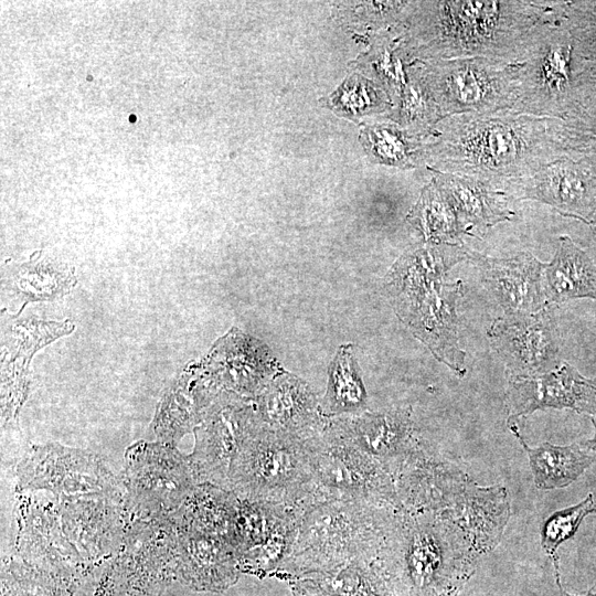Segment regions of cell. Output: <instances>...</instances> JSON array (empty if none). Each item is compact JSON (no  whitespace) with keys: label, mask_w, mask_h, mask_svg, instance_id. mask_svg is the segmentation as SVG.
I'll list each match as a JSON object with an SVG mask.
<instances>
[{"label":"cell","mask_w":596,"mask_h":596,"mask_svg":"<svg viewBox=\"0 0 596 596\" xmlns=\"http://www.w3.org/2000/svg\"><path fill=\"white\" fill-rule=\"evenodd\" d=\"M508 508L503 488L469 479L439 507H394L372 561L390 596H454L477 557L499 542Z\"/></svg>","instance_id":"obj_1"},{"label":"cell","mask_w":596,"mask_h":596,"mask_svg":"<svg viewBox=\"0 0 596 596\" xmlns=\"http://www.w3.org/2000/svg\"><path fill=\"white\" fill-rule=\"evenodd\" d=\"M555 119L511 111L449 116L437 124L436 141L424 155L437 172L502 187L561 158Z\"/></svg>","instance_id":"obj_2"},{"label":"cell","mask_w":596,"mask_h":596,"mask_svg":"<svg viewBox=\"0 0 596 596\" xmlns=\"http://www.w3.org/2000/svg\"><path fill=\"white\" fill-rule=\"evenodd\" d=\"M421 4L417 38L426 55L437 60L489 57L510 62L526 34L558 13L563 1L456 0Z\"/></svg>","instance_id":"obj_3"},{"label":"cell","mask_w":596,"mask_h":596,"mask_svg":"<svg viewBox=\"0 0 596 596\" xmlns=\"http://www.w3.org/2000/svg\"><path fill=\"white\" fill-rule=\"evenodd\" d=\"M296 508L300 511L297 538L274 575L288 582L372 562L393 514L392 505L329 498L315 489Z\"/></svg>","instance_id":"obj_4"},{"label":"cell","mask_w":596,"mask_h":596,"mask_svg":"<svg viewBox=\"0 0 596 596\" xmlns=\"http://www.w3.org/2000/svg\"><path fill=\"white\" fill-rule=\"evenodd\" d=\"M558 13L543 20L523 39L510 61L518 78L517 103L511 110L535 117L562 119L583 85L573 65V41Z\"/></svg>","instance_id":"obj_5"},{"label":"cell","mask_w":596,"mask_h":596,"mask_svg":"<svg viewBox=\"0 0 596 596\" xmlns=\"http://www.w3.org/2000/svg\"><path fill=\"white\" fill-rule=\"evenodd\" d=\"M460 245H445L415 252L404 258L407 270L406 291L413 294L416 311L413 327L429 345L435 355L457 374L464 375L465 352L458 345L457 302L462 283H444L451 266L467 258Z\"/></svg>","instance_id":"obj_6"},{"label":"cell","mask_w":596,"mask_h":596,"mask_svg":"<svg viewBox=\"0 0 596 596\" xmlns=\"http://www.w3.org/2000/svg\"><path fill=\"white\" fill-rule=\"evenodd\" d=\"M227 489L240 497L297 505L315 489L306 440L258 424L233 465Z\"/></svg>","instance_id":"obj_7"},{"label":"cell","mask_w":596,"mask_h":596,"mask_svg":"<svg viewBox=\"0 0 596 596\" xmlns=\"http://www.w3.org/2000/svg\"><path fill=\"white\" fill-rule=\"evenodd\" d=\"M422 74L444 118L511 111L517 103V71L503 60H437L425 65Z\"/></svg>","instance_id":"obj_8"},{"label":"cell","mask_w":596,"mask_h":596,"mask_svg":"<svg viewBox=\"0 0 596 596\" xmlns=\"http://www.w3.org/2000/svg\"><path fill=\"white\" fill-rule=\"evenodd\" d=\"M306 446L317 492L395 505L392 471L347 441L329 423Z\"/></svg>","instance_id":"obj_9"},{"label":"cell","mask_w":596,"mask_h":596,"mask_svg":"<svg viewBox=\"0 0 596 596\" xmlns=\"http://www.w3.org/2000/svg\"><path fill=\"white\" fill-rule=\"evenodd\" d=\"M502 188L513 200L547 204L561 215L587 225L596 215V171L582 160L558 158Z\"/></svg>","instance_id":"obj_10"},{"label":"cell","mask_w":596,"mask_h":596,"mask_svg":"<svg viewBox=\"0 0 596 596\" xmlns=\"http://www.w3.org/2000/svg\"><path fill=\"white\" fill-rule=\"evenodd\" d=\"M511 376H533L558 366L556 328L546 308L497 318L487 332Z\"/></svg>","instance_id":"obj_11"},{"label":"cell","mask_w":596,"mask_h":596,"mask_svg":"<svg viewBox=\"0 0 596 596\" xmlns=\"http://www.w3.org/2000/svg\"><path fill=\"white\" fill-rule=\"evenodd\" d=\"M257 427L255 413L241 401L224 400L214 406L195 449L196 473L227 488L233 465Z\"/></svg>","instance_id":"obj_12"},{"label":"cell","mask_w":596,"mask_h":596,"mask_svg":"<svg viewBox=\"0 0 596 596\" xmlns=\"http://www.w3.org/2000/svg\"><path fill=\"white\" fill-rule=\"evenodd\" d=\"M507 398L508 421L545 408L596 416V385L566 362L544 374L511 376Z\"/></svg>","instance_id":"obj_13"},{"label":"cell","mask_w":596,"mask_h":596,"mask_svg":"<svg viewBox=\"0 0 596 596\" xmlns=\"http://www.w3.org/2000/svg\"><path fill=\"white\" fill-rule=\"evenodd\" d=\"M71 320L44 321L18 318L6 310L1 317V375L6 407L18 408L26 394L33 355L58 338L72 333Z\"/></svg>","instance_id":"obj_14"},{"label":"cell","mask_w":596,"mask_h":596,"mask_svg":"<svg viewBox=\"0 0 596 596\" xmlns=\"http://www.w3.org/2000/svg\"><path fill=\"white\" fill-rule=\"evenodd\" d=\"M477 266L487 289L500 304L504 315L538 312L547 306L543 288L545 263L522 252L508 258H497L467 252Z\"/></svg>","instance_id":"obj_15"},{"label":"cell","mask_w":596,"mask_h":596,"mask_svg":"<svg viewBox=\"0 0 596 596\" xmlns=\"http://www.w3.org/2000/svg\"><path fill=\"white\" fill-rule=\"evenodd\" d=\"M329 424L347 441L391 471L419 445L407 409L363 414Z\"/></svg>","instance_id":"obj_16"},{"label":"cell","mask_w":596,"mask_h":596,"mask_svg":"<svg viewBox=\"0 0 596 596\" xmlns=\"http://www.w3.org/2000/svg\"><path fill=\"white\" fill-rule=\"evenodd\" d=\"M259 426L308 440L326 427L317 398L305 383L296 379H280L258 398L255 414Z\"/></svg>","instance_id":"obj_17"},{"label":"cell","mask_w":596,"mask_h":596,"mask_svg":"<svg viewBox=\"0 0 596 596\" xmlns=\"http://www.w3.org/2000/svg\"><path fill=\"white\" fill-rule=\"evenodd\" d=\"M434 180L446 192L471 236H476L473 228L482 231L515 215L514 200L502 187L443 172H437Z\"/></svg>","instance_id":"obj_18"},{"label":"cell","mask_w":596,"mask_h":596,"mask_svg":"<svg viewBox=\"0 0 596 596\" xmlns=\"http://www.w3.org/2000/svg\"><path fill=\"white\" fill-rule=\"evenodd\" d=\"M76 283L72 266L42 258L41 253H35L28 262L11 265L3 272L2 291L19 306V317L29 302L60 299L67 295Z\"/></svg>","instance_id":"obj_19"},{"label":"cell","mask_w":596,"mask_h":596,"mask_svg":"<svg viewBox=\"0 0 596 596\" xmlns=\"http://www.w3.org/2000/svg\"><path fill=\"white\" fill-rule=\"evenodd\" d=\"M544 295L549 304L576 298L596 300V265L571 237L562 235L553 259L543 272Z\"/></svg>","instance_id":"obj_20"},{"label":"cell","mask_w":596,"mask_h":596,"mask_svg":"<svg viewBox=\"0 0 596 596\" xmlns=\"http://www.w3.org/2000/svg\"><path fill=\"white\" fill-rule=\"evenodd\" d=\"M525 450L536 488L552 490L565 488L596 462V454L585 443L560 446L543 443L530 447L514 424H508Z\"/></svg>","instance_id":"obj_21"},{"label":"cell","mask_w":596,"mask_h":596,"mask_svg":"<svg viewBox=\"0 0 596 596\" xmlns=\"http://www.w3.org/2000/svg\"><path fill=\"white\" fill-rule=\"evenodd\" d=\"M554 136L562 157L582 160L596 171V86L585 85L562 119Z\"/></svg>","instance_id":"obj_22"},{"label":"cell","mask_w":596,"mask_h":596,"mask_svg":"<svg viewBox=\"0 0 596 596\" xmlns=\"http://www.w3.org/2000/svg\"><path fill=\"white\" fill-rule=\"evenodd\" d=\"M289 585L295 596H390L372 562L308 575Z\"/></svg>","instance_id":"obj_23"},{"label":"cell","mask_w":596,"mask_h":596,"mask_svg":"<svg viewBox=\"0 0 596 596\" xmlns=\"http://www.w3.org/2000/svg\"><path fill=\"white\" fill-rule=\"evenodd\" d=\"M563 22L573 41L577 79L596 86V0L565 1Z\"/></svg>","instance_id":"obj_24"},{"label":"cell","mask_w":596,"mask_h":596,"mask_svg":"<svg viewBox=\"0 0 596 596\" xmlns=\"http://www.w3.org/2000/svg\"><path fill=\"white\" fill-rule=\"evenodd\" d=\"M413 217L417 220L426 240L444 245H460L461 236L471 235L435 180L424 190Z\"/></svg>","instance_id":"obj_25"},{"label":"cell","mask_w":596,"mask_h":596,"mask_svg":"<svg viewBox=\"0 0 596 596\" xmlns=\"http://www.w3.org/2000/svg\"><path fill=\"white\" fill-rule=\"evenodd\" d=\"M348 359V355L342 353L331 366L322 402L323 412L328 415L356 414L365 407V390L352 362Z\"/></svg>","instance_id":"obj_26"},{"label":"cell","mask_w":596,"mask_h":596,"mask_svg":"<svg viewBox=\"0 0 596 596\" xmlns=\"http://www.w3.org/2000/svg\"><path fill=\"white\" fill-rule=\"evenodd\" d=\"M588 514H596V499L593 493H588L577 504L555 511L545 519L541 526V546L552 560L558 558V546L575 535Z\"/></svg>","instance_id":"obj_27"},{"label":"cell","mask_w":596,"mask_h":596,"mask_svg":"<svg viewBox=\"0 0 596 596\" xmlns=\"http://www.w3.org/2000/svg\"><path fill=\"white\" fill-rule=\"evenodd\" d=\"M376 157L390 164L408 167L415 163V151L407 136L393 126H382L371 134Z\"/></svg>","instance_id":"obj_28"},{"label":"cell","mask_w":596,"mask_h":596,"mask_svg":"<svg viewBox=\"0 0 596 596\" xmlns=\"http://www.w3.org/2000/svg\"><path fill=\"white\" fill-rule=\"evenodd\" d=\"M555 579L560 588L561 596H596V590L594 588L589 589L587 593L582 594V595L568 594L566 590L563 589V586L561 584L560 571H555Z\"/></svg>","instance_id":"obj_29"},{"label":"cell","mask_w":596,"mask_h":596,"mask_svg":"<svg viewBox=\"0 0 596 596\" xmlns=\"http://www.w3.org/2000/svg\"><path fill=\"white\" fill-rule=\"evenodd\" d=\"M590 418L595 427V434L592 439L585 440L584 443L592 451L596 454V416H592Z\"/></svg>","instance_id":"obj_30"},{"label":"cell","mask_w":596,"mask_h":596,"mask_svg":"<svg viewBox=\"0 0 596 596\" xmlns=\"http://www.w3.org/2000/svg\"><path fill=\"white\" fill-rule=\"evenodd\" d=\"M589 226L592 227L593 232L596 234V215L594 216Z\"/></svg>","instance_id":"obj_31"},{"label":"cell","mask_w":596,"mask_h":596,"mask_svg":"<svg viewBox=\"0 0 596 596\" xmlns=\"http://www.w3.org/2000/svg\"><path fill=\"white\" fill-rule=\"evenodd\" d=\"M593 588H594V589L596 590V584L594 585V587H593Z\"/></svg>","instance_id":"obj_32"}]
</instances>
